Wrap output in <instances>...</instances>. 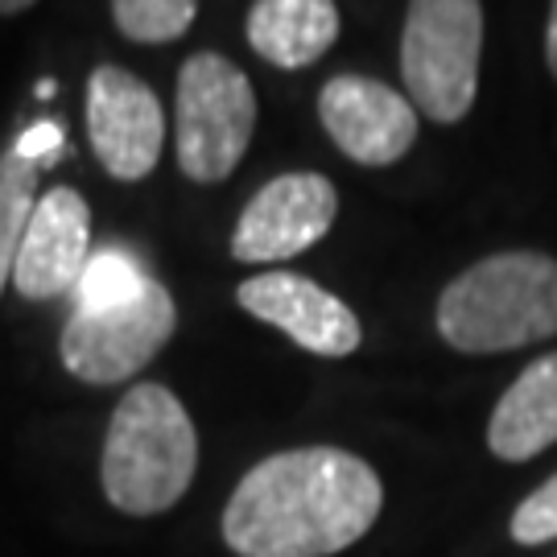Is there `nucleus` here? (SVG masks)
<instances>
[{"mask_svg":"<svg viewBox=\"0 0 557 557\" xmlns=\"http://www.w3.org/2000/svg\"><path fill=\"white\" fill-rule=\"evenodd\" d=\"M557 442V351L533 359L499 397L487 446L504 462H529Z\"/></svg>","mask_w":557,"mask_h":557,"instance_id":"obj_12","label":"nucleus"},{"mask_svg":"<svg viewBox=\"0 0 557 557\" xmlns=\"http://www.w3.org/2000/svg\"><path fill=\"white\" fill-rule=\"evenodd\" d=\"M34 207H38V165L17 158L13 149L0 153V294L13 281L21 239L34 220Z\"/></svg>","mask_w":557,"mask_h":557,"instance_id":"obj_14","label":"nucleus"},{"mask_svg":"<svg viewBox=\"0 0 557 557\" xmlns=\"http://www.w3.org/2000/svg\"><path fill=\"white\" fill-rule=\"evenodd\" d=\"M54 96V79H41L38 83V100H50Z\"/></svg>","mask_w":557,"mask_h":557,"instance_id":"obj_21","label":"nucleus"},{"mask_svg":"<svg viewBox=\"0 0 557 557\" xmlns=\"http://www.w3.org/2000/svg\"><path fill=\"white\" fill-rule=\"evenodd\" d=\"M442 338L467 356L517 351L557 335V260L496 252L458 273L438 298Z\"/></svg>","mask_w":557,"mask_h":557,"instance_id":"obj_2","label":"nucleus"},{"mask_svg":"<svg viewBox=\"0 0 557 557\" xmlns=\"http://www.w3.org/2000/svg\"><path fill=\"white\" fill-rule=\"evenodd\" d=\"M483 54V4L479 0H409L400 34V75L409 100L438 124L471 112Z\"/></svg>","mask_w":557,"mask_h":557,"instance_id":"obj_4","label":"nucleus"},{"mask_svg":"<svg viewBox=\"0 0 557 557\" xmlns=\"http://www.w3.org/2000/svg\"><path fill=\"white\" fill-rule=\"evenodd\" d=\"M252 128H257V96L236 62L215 50H202L182 62L174 133L186 178L202 186L227 178L248 153Z\"/></svg>","mask_w":557,"mask_h":557,"instance_id":"obj_5","label":"nucleus"},{"mask_svg":"<svg viewBox=\"0 0 557 557\" xmlns=\"http://www.w3.org/2000/svg\"><path fill=\"white\" fill-rule=\"evenodd\" d=\"M326 137L359 165H393L418 140V108L409 96L368 75H335L319 91Z\"/></svg>","mask_w":557,"mask_h":557,"instance_id":"obj_9","label":"nucleus"},{"mask_svg":"<svg viewBox=\"0 0 557 557\" xmlns=\"http://www.w3.org/2000/svg\"><path fill=\"white\" fill-rule=\"evenodd\" d=\"M149 281L153 277L140 269V260H133L128 252H120V248L91 252L79 285H75V310H112V306H128L133 298L145 294Z\"/></svg>","mask_w":557,"mask_h":557,"instance_id":"obj_15","label":"nucleus"},{"mask_svg":"<svg viewBox=\"0 0 557 557\" xmlns=\"http://www.w3.org/2000/svg\"><path fill=\"white\" fill-rule=\"evenodd\" d=\"M338 215L335 186L322 174H281L248 199L232 236V257L273 264L314 248Z\"/></svg>","mask_w":557,"mask_h":557,"instance_id":"obj_8","label":"nucleus"},{"mask_svg":"<svg viewBox=\"0 0 557 557\" xmlns=\"http://www.w3.org/2000/svg\"><path fill=\"white\" fill-rule=\"evenodd\" d=\"M545 62L557 75V0L549 4V25H545Z\"/></svg>","mask_w":557,"mask_h":557,"instance_id":"obj_19","label":"nucleus"},{"mask_svg":"<svg viewBox=\"0 0 557 557\" xmlns=\"http://www.w3.org/2000/svg\"><path fill=\"white\" fill-rule=\"evenodd\" d=\"M62 149H66V128H59L54 120H41L34 128H25L17 137V145H13V153L25 161H34L38 170L54 165V161L62 158Z\"/></svg>","mask_w":557,"mask_h":557,"instance_id":"obj_18","label":"nucleus"},{"mask_svg":"<svg viewBox=\"0 0 557 557\" xmlns=\"http://www.w3.org/2000/svg\"><path fill=\"white\" fill-rule=\"evenodd\" d=\"M338 38L335 0H257L248 13V41L264 62L301 71L319 62Z\"/></svg>","mask_w":557,"mask_h":557,"instance_id":"obj_13","label":"nucleus"},{"mask_svg":"<svg viewBox=\"0 0 557 557\" xmlns=\"http://www.w3.org/2000/svg\"><path fill=\"white\" fill-rule=\"evenodd\" d=\"M91 260V207L79 190L54 186L34 207L13 269V285L25 301H50L75 294Z\"/></svg>","mask_w":557,"mask_h":557,"instance_id":"obj_11","label":"nucleus"},{"mask_svg":"<svg viewBox=\"0 0 557 557\" xmlns=\"http://www.w3.org/2000/svg\"><path fill=\"white\" fill-rule=\"evenodd\" d=\"M199 467L195 421L165 384H137L120 397L103 438V496L128 517L174 508Z\"/></svg>","mask_w":557,"mask_h":557,"instance_id":"obj_3","label":"nucleus"},{"mask_svg":"<svg viewBox=\"0 0 557 557\" xmlns=\"http://www.w3.org/2000/svg\"><path fill=\"white\" fill-rule=\"evenodd\" d=\"M557 537V475L545 479L533 496L520 499L512 512V541L520 545H545Z\"/></svg>","mask_w":557,"mask_h":557,"instance_id":"obj_17","label":"nucleus"},{"mask_svg":"<svg viewBox=\"0 0 557 557\" xmlns=\"http://www.w3.org/2000/svg\"><path fill=\"white\" fill-rule=\"evenodd\" d=\"M195 13H199V0H112L116 29L140 46L178 41L190 29Z\"/></svg>","mask_w":557,"mask_h":557,"instance_id":"obj_16","label":"nucleus"},{"mask_svg":"<svg viewBox=\"0 0 557 557\" xmlns=\"http://www.w3.org/2000/svg\"><path fill=\"white\" fill-rule=\"evenodd\" d=\"M87 137L112 178H149L165 140L158 96L124 66H96L87 79Z\"/></svg>","mask_w":557,"mask_h":557,"instance_id":"obj_7","label":"nucleus"},{"mask_svg":"<svg viewBox=\"0 0 557 557\" xmlns=\"http://www.w3.org/2000/svg\"><path fill=\"white\" fill-rule=\"evenodd\" d=\"M29 4H38V0H0V17H9V13H21V9H29Z\"/></svg>","mask_w":557,"mask_h":557,"instance_id":"obj_20","label":"nucleus"},{"mask_svg":"<svg viewBox=\"0 0 557 557\" xmlns=\"http://www.w3.org/2000/svg\"><path fill=\"white\" fill-rule=\"evenodd\" d=\"M236 301L252 319L277 326L298 343L301 351L326 359H343L359 347V319L351 306L322 289L319 281L298 273H260L236 289Z\"/></svg>","mask_w":557,"mask_h":557,"instance_id":"obj_10","label":"nucleus"},{"mask_svg":"<svg viewBox=\"0 0 557 557\" xmlns=\"http://www.w3.org/2000/svg\"><path fill=\"white\" fill-rule=\"evenodd\" d=\"M178 326L174 298L161 281H149L145 294L112 310H75L62 326L59 356L71 376L87 384H120L137 376L149 359L170 343Z\"/></svg>","mask_w":557,"mask_h":557,"instance_id":"obj_6","label":"nucleus"},{"mask_svg":"<svg viewBox=\"0 0 557 557\" xmlns=\"http://www.w3.org/2000/svg\"><path fill=\"white\" fill-rule=\"evenodd\" d=\"M380 504V475L351 450H281L239 479L223 541L239 557H331L376 524Z\"/></svg>","mask_w":557,"mask_h":557,"instance_id":"obj_1","label":"nucleus"}]
</instances>
